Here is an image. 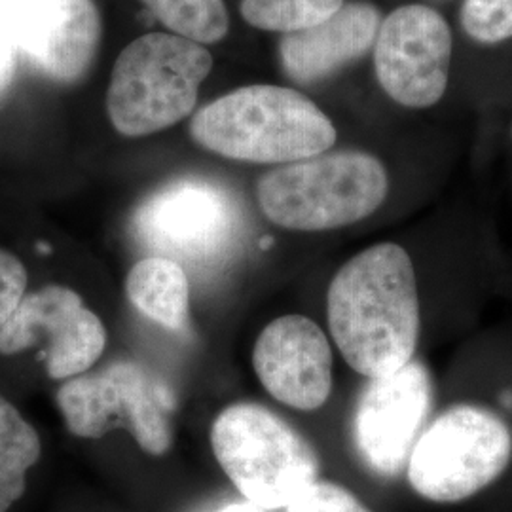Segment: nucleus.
<instances>
[{"label":"nucleus","mask_w":512,"mask_h":512,"mask_svg":"<svg viewBox=\"0 0 512 512\" xmlns=\"http://www.w3.org/2000/svg\"><path fill=\"white\" fill-rule=\"evenodd\" d=\"M327 317L336 348L361 376L408 365L420 338V296L403 247L378 243L349 258L330 281Z\"/></svg>","instance_id":"nucleus-1"},{"label":"nucleus","mask_w":512,"mask_h":512,"mask_svg":"<svg viewBox=\"0 0 512 512\" xmlns=\"http://www.w3.org/2000/svg\"><path fill=\"white\" fill-rule=\"evenodd\" d=\"M190 135L219 156L253 164H293L336 143L334 124L311 99L270 84L239 88L203 107Z\"/></svg>","instance_id":"nucleus-2"},{"label":"nucleus","mask_w":512,"mask_h":512,"mask_svg":"<svg viewBox=\"0 0 512 512\" xmlns=\"http://www.w3.org/2000/svg\"><path fill=\"white\" fill-rule=\"evenodd\" d=\"M389 190L384 164L357 150L279 165L258 181L266 219L296 232L344 228L380 209Z\"/></svg>","instance_id":"nucleus-3"},{"label":"nucleus","mask_w":512,"mask_h":512,"mask_svg":"<svg viewBox=\"0 0 512 512\" xmlns=\"http://www.w3.org/2000/svg\"><path fill=\"white\" fill-rule=\"evenodd\" d=\"M213 69V55L188 38L148 33L118 55L107 93L110 124L145 137L184 120Z\"/></svg>","instance_id":"nucleus-4"},{"label":"nucleus","mask_w":512,"mask_h":512,"mask_svg":"<svg viewBox=\"0 0 512 512\" xmlns=\"http://www.w3.org/2000/svg\"><path fill=\"white\" fill-rule=\"evenodd\" d=\"M211 446L239 494L264 511L287 509L319 480L310 442L262 404L224 408L211 427Z\"/></svg>","instance_id":"nucleus-5"},{"label":"nucleus","mask_w":512,"mask_h":512,"mask_svg":"<svg viewBox=\"0 0 512 512\" xmlns=\"http://www.w3.org/2000/svg\"><path fill=\"white\" fill-rule=\"evenodd\" d=\"M55 403L67 429L82 439H101L126 427L150 456L171 448L175 393L162 376L131 359L99 372H84L61 385Z\"/></svg>","instance_id":"nucleus-6"},{"label":"nucleus","mask_w":512,"mask_h":512,"mask_svg":"<svg viewBox=\"0 0 512 512\" xmlns=\"http://www.w3.org/2000/svg\"><path fill=\"white\" fill-rule=\"evenodd\" d=\"M511 459L509 425L488 408L458 404L421 431L406 465L416 494L458 503L495 482Z\"/></svg>","instance_id":"nucleus-7"},{"label":"nucleus","mask_w":512,"mask_h":512,"mask_svg":"<svg viewBox=\"0 0 512 512\" xmlns=\"http://www.w3.org/2000/svg\"><path fill=\"white\" fill-rule=\"evenodd\" d=\"M452 52L454 38L444 16L425 4H404L380 23L376 78L401 107H435L448 90Z\"/></svg>","instance_id":"nucleus-8"},{"label":"nucleus","mask_w":512,"mask_h":512,"mask_svg":"<svg viewBox=\"0 0 512 512\" xmlns=\"http://www.w3.org/2000/svg\"><path fill=\"white\" fill-rule=\"evenodd\" d=\"M35 346L42 351L40 359L52 380H71L99 361L107 346V330L80 294L63 285H48L25 294L0 327L2 355Z\"/></svg>","instance_id":"nucleus-9"},{"label":"nucleus","mask_w":512,"mask_h":512,"mask_svg":"<svg viewBox=\"0 0 512 512\" xmlns=\"http://www.w3.org/2000/svg\"><path fill=\"white\" fill-rule=\"evenodd\" d=\"M238 213L215 184L184 179L150 196L135 215V232L150 251L175 262L217 260L236 236Z\"/></svg>","instance_id":"nucleus-10"},{"label":"nucleus","mask_w":512,"mask_h":512,"mask_svg":"<svg viewBox=\"0 0 512 512\" xmlns=\"http://www.w3.org/2000/svg\"><path fill=\"white\" fill-rule=\"evenodd\" d=\"M431 406L433 380L420 361L412 359L366 384L353 418V437L370 471L387 478L403 471Z\"/></svg>","instance_id":"nucleus-11"},{"label":"nucleus","mask_w":512,"mask_h":512,"mask_svg":"<svg viewBox=\"0 0 512 512\" xmlns=\"http://www.w3.org/2000/svg\"><path fill=\"white\" fill-rule=\"evenodd\" d=\"M260 384L296 410L311 412L329 401L332 351L323 329L304 315H285L260 332L253 349Z\"/></svg>","instance_id":"nucleus-12"},{"label":"nucleus","mask_w":512,"mask_h":512,"mask_svg":"<svg viewBox=\"0 0 512 512\" xmlns=\"http://www.w3.org/2000/svg\"><path fill=\"white\" fill-rule=\"evenodd\" d=\"M10 35L48 78L71 84L92 67L101 16L93 0H27L10 23Z\"/></svg>","instance_id":"nucleus-13"},{"label":"nucleus","mask_w":512,"mask_h":512,"mask_svg":"<svg viewBox=\"0 0 512 512\" xmlns=\"http://www.w3.org/2000/svg\"><path fill=\"white\" fill-rule=\"evenodd\" d=\"M382 23L370 2H346L329 19L285 35L279 44L281 67L298 84H315L357 61L374 46Z\"/></svg>","instance_id":"nucleus-14"},{"label":"nucleus","mask_w":512,"mask_h":512,"mask_svg":"<svg viewBox=\"0 0 512 512\" xmlns=\"http://www.w3.org/2000/svg\"><path fill=\"white\" fill-rule=\"evenodd\" d=\"M126 294L150 321L169 330L186 329L190 283L183 264L164 256L139 260L126 277Z\"/></svg>","instance_id":"nucleus-15"},{"label":"nucleus","mask_w":512,"mask_h":512,"mask_svg":"<svg viewBox=\"0 0 512 512\" xmlns=\"http://www.w3.org/2000/svg\"><path fill=\"white\" fill-rule=\"evenodd\" d=\"M37 429L18 408L0 397V512H6L27 486V471L40 459Z\"/></svg>","instance_id":"nucleus-16"},{"label":"nucleus","mask_w":512,"mask_h":512,"mask_svg":"<svg viewBox=\"0 0 512 512\" xmlns=\"http://www.w3.org/2000/svg\"><path fill=\"white\" fill-rule=\"evenodd\" d=\"M177 37L213 44L228 35L230 16L224 0H141Z\"/></svg>","instance_id":"nucleus-17"},{"label":"nucleus","mask_w":512,"mask_h":512,"mask_svg":"<svg viewBox=\"0 0 512 512\" xmlns=\"http://www.w3.org/2000/svg\"><path fill=\"white\" fill-rule=\"evenodd\" d=\"M346 0H241L243 19L260 31L296 33L329 19Z\"/></svg>","instance_id":"nucleus-18"},{"label":"nucleus","mask_w":512,"mask_h":512,"mask_svg":"<svg viewBox=\"0 0 512 512\" xmlns=\"http://www.w3.org/2000/svg\"><path fill=\"white\" fill-rule=\"evenodd\" d=\"M459 21L480 44H501L512 38V0H463Z\"/></svg>","instance_id":"nucleus-19"},{"label":"nucleus","mask_w":512,"mask_h":512,"mask_svg":"<svg viewBox=\"0 0 512 512\" xmlns=\"http://www.w3.org/2000/svg\"><path fill=\"white\" fill-rule=\"evenodd\" d=\"M287 512H370L348 488L315 480L287 507Z\"/></svg>","instance_id":"nucleus-20"},{"label":"nucleus","mask_w":512,"mask_h":512,"mask_svg":"<svg viewBox=\"0 0 512 512\" xmlns=\"http://www.w3.org/2000/svg\"><path fill=\"white\" fill-rule=\"evenodd\" d=\"M27 291V270L18 256L0 249V327L12 317Z\"/></svg>","instance_id":"nucleus-21"},{"label":"nucleus","mask_w":512,"mask_h":512,"mask_svg":"<svg viewBox=\"0 0 512 512\" xmlns=\"http://www.w3.org/2000/svg\"><path fill=\"white\" fill-rule=\"evenodd\" d=\"M16 44L10 31L6 27H0V101L8 92L14 73H16Z\"/></svg>","instance_id":"nucleus-22"},{"label":"nucleus","mask_w":512,"mask_h":512,"mask_svg":"<svg viewBox=\"0 0 512 512\" xmlns=\"http://www.w3.org/2000/svg\"><path fill=\"white\" fill-rule=\"evenodd\" d=\"M27 0H0V27H6L10 31V23L16 18L21 6Z\"/></svg>","instance_id":"nucleus-23"},{"label":"nucleus","mask_w":512,"mask_h":512,"mask_svg":"<svg viewBox=\"0 0 512 512\" xmlns=\"http://www.w3.org/2000/svg\"><path fill=\"white\" fill-rule=\"evenodd\" d=\"M217 512H266L264 509H260V507H256L253 503H249V501H243V503H230V505H226V507H222L220 511Z\"/></svg>","instance_id":"nucleus-24"},{"label":"nucleus","mask_w":512,"mask_h":512,"mask_svg":"<svg viewBox=\"0 0 512 512\" xmlns=\"http://www.w3.org/2000/svg\"><path fill=\"white\" fill-rule=\"evenodd\" d=\"M511 135H512V129H511Z\"/></svg>","instance_id":"nucleus-25"}]
</instances>
